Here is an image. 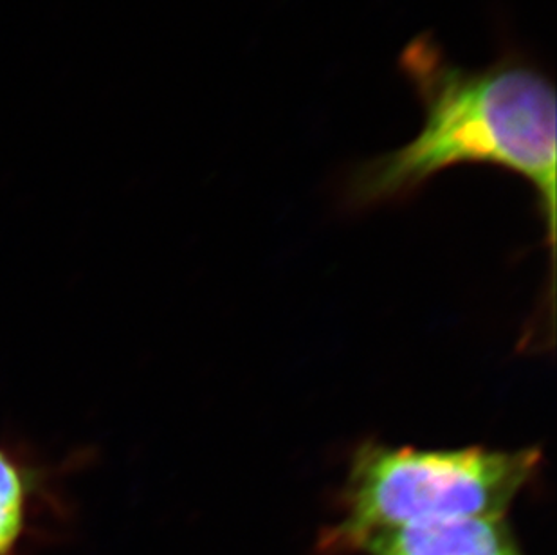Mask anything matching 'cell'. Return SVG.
<instances>
[{"label":"cell","instance_id":"6da1fadb","mask_svg":"<svg viewBox=\"0 0 557 555\" xmlns=\"http://www.w3.org/2000/svg\"><path fill=\"white\" fill-rule=\"evenodd\" d=\"M399 69L421 101L422 128L405 147L354 168L348 205L408 199L449 168H502L531 184L554 257L557 103L550 76L515 49L485 67H463L433 33L406 44Z\"/></svg>","mask_w":557,"mask_h":555},{"label":"cell","instance_id":"277c9868","mask_svg":"<svg viewBox=\"0 0 557 555\" xmlns=\"http://www.w3.org/2000/svg\"><path fill=\"white\" fill-rule=\"evenodd\" d=\"M26 483L21 469L0 451V555L15 554L26 527Z\"/></svg>","mask_w":557,"mask_h":555},{"label":"cell","instance_id":"3957f363","mask_svg":"<svg viewBox=\"0 0 557 555\" xmlns=\"http://www.w3.org/2000/svg\"><path fill=\"white\" fill-rule=\"evenodd\" d=\"M363 555H525L507 516L441 519L383 530L361 543Z\"/></svg>","mask_w":557,"mask_h":555},{"label":"cell","instance_id":"7a4b0ae2","mask_svg":"<svg viewBox=\"0 0 557 555\" xmlns=\"http://www.w3.org/2000/svg\"><path fill=\"white\" fill-rule=\"evenodd\" d=\"M542 461L540 447L419 449L363 442L348 466L342 518L321 535L320 552L358 554L370 535L405 525L507 516Z\"/></svg>","mask_w":557,"mask_h":555}]
</instances>
